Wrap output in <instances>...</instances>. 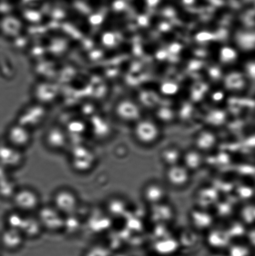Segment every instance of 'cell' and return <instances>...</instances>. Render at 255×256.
Listing matches in <instances>:
<instances>
[{"instance_id":"obj_1","label":"cell","mask_w":255,"mask_h":256,"mask_svg":"<svg viewBox=\"0 0 255 256\" xmlns=\"http://www.w3.org/2000/svg\"><path fill=\"white\" fill-rule=\"evenodd\" d=\"M69 162L72 170L78 174H87L94 169L97 158L93 150L84 143L70 146Z\"/></svg>"},{"instance_id":"obj_2","label":"cell","mask_w":255,"mask_h":256,"mask_svg":"<svg viewBox=\"0 0 255 256\" xmlns=\"http://www.w3.org/2000/svg\"><path fill=\"white\" fill-rule=\"evenodd\" d=\"M49 114V106L34 102L22 108L15 122L33 132L45 124Z\"/></svg>"},{"instance_id":"obj_3","label":"cell","mask_w":255,"mask_h":256,"mask_svg":"<svg viewBox=\"0 0 255 256\" xmlns=\"http://www.w3.org/2000/svg\"><path fill=\"white\" fill-rule=\"evenodd\" d=\"M10 202L14 210L25 214H35L42 204L38 192L29 187H19Z\"/></svg>"},{"instance_id":"obj_4","label":"cell","mask_w":255,"mask_h":256,"mask_svg":"<svg viewBox=\"0 0 255 256\" xmlns=\"http://www.w3.org/2000/svg\"><path fill=\"white\" fill-rule=\"evenodd\" d=\"M35 214L39 220L44 232L52 234L62 232L64 216L51 203L42 204Z\"/></svg>"},{"instance_id":"obj_5","label":"cell","mask_w":255,"mask_h":256,"mask_svg":"<svg viewBox=\"0 0 255 256\" xmlns=\"http://www.w3.org/2000/svg\"><path fill=\"white\" fill-rule=\"evenodd\" d=\"M51 204L65 216L78 212L80 200L76 192L64 187L55 190L52 196Z\"/></svg>"},{"instance_id":"obj_6","label":"cell","mask_w":255,"mask_h":256,"mask_svg":"<svg viewBox=\"0 0 255 256\" xmlns=\"http://www.w3.org/2000/svg\"><path fill=\"white\" fill-rule=\"evenodd\" d=\"M132 135L137 144L145 148H151L159 142L162 132L158 125L154 122L142 121L135 124Z\"/></svg>"},{"instance_id":"obj_7","label":"cell","mask_w":255,"mask_h":256,"mask_svg":"<svg viewBox=\"0 0 255 256\" xmlns=\"http://www.w3.org/2000/svg\"><path fill=\"white\" fill-rule=\"evenodd\" d=\"M43 142L44 146L53 152L67 150L71 145L64 126L59 124H52L47 128L43 136Z\"/></svg>"},{"instance_id":"obj_8","label":"cell","mask_w":255,"mask_h":256,"mask_svg":"<svg viewBox=\"0 0 255 256\" xmlns=\"http://www.w3.org/2000/svg\"><path fill=\"white\" fill-rule=\"evenodd\" d=\"M169 187L165 182L151 180L143 186L141 190L142 202L148 207L169 200Z\"/></svg>"},{"instance_id":"obj_9","label":"cell","mask_w":255,"mask_h":256,"mask_svg":"<svg viewBox=\"0 0 255 256\" xmlns=\"http://www.w3.org/2000/svg\"><path fill=\"white\" fill-rule=\"evenodd\" d=\"M32 132L28 128L14 122L6 128L5 142L24 152L32 144Z\"/></svg>"},{"instance_id":"obj_10","label":"cell","mask_w":255,"mask_h":256,"mask_svg":"<svg viewBox=\"0 0 255 256\" xmlns=\"http://www.w3.org/2000/svg\"><path fill=\"white\" fill-rule=\"evenodd\" d=\"M192 173L181 164L166 168L164 172L165 183L174 190H183L188 187L192 180Z\"/></svg>"},{"instance_id":"obj_11","label":"cell","mask_w":255,"mask_h":256,"mask_svg":"<svg viewBox=\"0 0 255 256\" xmlns=\"http://www.w3.org/2000/svg\"><path fill=\"white\" fill-rule=\"evenodd\" d=\"M205 243L212 252H226L233 242L226 226L215 225L205 233Z\"/></svg>"},{"instance_id":"obj_12","label":"cell","mask_w":255,"mask_h":256,"mask_svg":"<svg viewBox=\"0 0 255 256\" xmlns=\"http://www.w3.org/2000/svg\"><path fill=\"white\" fill-rule=\"evenodd\" d=\"M190 227L201 234H205L216 224V218L212 210L194 206L188 215Z\"/></svg>"},{"instance_id":"obj_13","label":"cell","mask_w":255,"mask_h":256,"mask_svg":"<svg viewBox=\"0 0 255 256\" xmlns=\"http://www.w3.org/2000/svg\"><path fill=\"white\" fill-rule=\"evenodd\" d=\"M24 150L12 146L6 142L0 143V164L11 172L19 169L25 162Z\"/></svg>"},{"instance_id":"obj_14","label":"cell","mask_w":255,"mask_h":256,"mask_svg":"<svg viewBox=\"0 0 255 256\" xmlns=\"http://www.w3.org/2000/svg\"><path fill=\"white\" fill-rule=\"evenodd\" d=\"M221 200V192L214 185L202 186L194 196V206L207 210H213Z\"/></svg>"},{"instance_id":"obj_15","label":"cell","mask_w":255,"mask_h":256,"mask_svg":"<svg viewBox=\"0 0 255 256\" xmlns=\"http://www.w3.org/2000/svg\"><path fill=\"white\" fill-rule=\"evenodd\" d=\"M149 218L154 224H171L176 216V208L169 200L148 207Z\"/></svg>"},{"instance_id":"obj_16","label":"cell","mask_w":255,"mask_h":256,"mask_svg":"<svg viewBox=\"0 0 255 256\" xmlns=\"http://www.w3.org/2000/svg\"><path fill=\"white\" fill-rule=\"evenodd\" d=\"M88 124L89 134L98 142H105L111 138L113 130L108 120L96 114L90 118Z\"/></svg>"},{"instance_id":"obj_17","label":"cell","mask_w":255,"mask_h":256,"mask_svg":"<svg viewBox=\"0 0 255 256\" xmlns=\"http://www.w3.org/2000/svg\"><path fill=\"white\" fill-rule=\"evenodd\" d=\"M26 240L18 230L5 227L0 232V246L9 252H18L24 246Z\"/></svg>"},{"instance_id":"obj_18","label":"cell","mask_w":255,"mask_h":256,"mask_svg":"<svg viewBox=\"0 0 255 256\" xmlns=\"http://www.w3.org/2000/svg\"><path fill=\"white\" fill-rule=\"evenodd\" d=\"M151 248L154 254L159 256H174L181 252L178 240L174 235L154 240Z\"/></svg>"},{"instance_id":"obj_19","label":"cell","mask_w":255,"mask_h":256,"mask_svg":"<svg viewBox=\"0 0 255 256\" xmlns=\"http://www.w3.org/2000/svg\"><path fill=\"white\" fill-rule=\"evenodd\" d=\"M207 162V156L193 146L184 150L182 164L192 174L203 169Z\"/></svg>"},{"instance_id":"obj_20","label":"cell","mask_w":255,"mask_h":256,"mask_svg":"<svg viewBox=\"0 0 255 256\" xmlns=\"http://www.w3.org/2000/svg\"><path fill=\"white\" fill-rule=\"evenodd\" d=\"M104 210L113 220L123 219L129 214L130 204L124 198L115 196L107 200Z\"/></svg>"},{"instance_id":"obj_21","label":"cell","mask_w":255,"mask_h":256,"mask_svg":"<svg viewBox=\"0 0 255 256\" xmlns=\"http://www.w3.org/2000/svg\"><path fill=\"white\" fill-rule=\"evenodd\" d=\"M219 142V138L215 133L209 130H203L197 133L195 136L192 146L207 156L216 152Z\"/></svg>"},{"instance_id":"obj_22","label":"cell","mask_w":255,"mask_h":256,"mask_svg":"<svg viewBox=\"0 0 255 256\" xmlns=\"http://www.w3.org/2000/svg\"><path fill=\"white\" fill-rule=\"evenodd\" d=\"M64 128L71 145L84 143L85 138L89 135L88 124L84 120H71Z\"/></svg>"},{"instance_id":"obj_23","label":"cell","mask_w":255,"mask_h":256,"mask_svg":"<svg viewBox=\"0 0 255 256\" xmlns=\"http://www.w3.org/2000/svg\"><path fill=\"white\" fill-rule=\"evenodd\" d=\"M19 232L26 240H35L38 238L44 230L36 214H25Z\"/></svg>"},{"instance_id":"obj_24","label":"cell","mask_w":255,"mask_h":256,"mask_svg":"<svg viewBox=\"0 0 255 256\" xmlns=\"http://www.w3.org/2000/svg\"><path fill=\"white\" fill-rule=\"evenodd\" d=\"M184 150L179 146L169 145L160 152V160L165 167L181 164Z\"/></svg>"},{"instance_id":"obj_25","label":"cell","mask_w":255,"mask_h":256,"mask_svg":"<svg viewBox=\"0 0 255 256\" xmlns=\"http://www.w3.org/2000/svg\"><path fill=\"white\" fill-rule=\"evenodd\" d=\"M22 27L23 25L22 20L12 16L4 18L0 22V32L6 37L14 38L18 36L21 34Z\"/></svg>"},{"instance_id":"obj_26","label":"cell","mask_w":255,"mask_h":256,"mask_svg":"<svg viewBox=\"0 0 255 256\" xmlns=\"http://www.w3.org/2000/svg\"><path fill=\"white\" fill-rule=\"evenodd\" d=\"M200 233L191 227L181 230L176 237L181 246V250L184 249L192 250L196 248L199 242Z\"/></svg>"},{"instance_id":"obj_27","label":"cell","mask_w":255,"mask_h":256,"mask_svg":"<svg viewBox=\"0 0 255 256\" xmlns=\"http://www.w3.org/2000/svg\"><path fill=\"white\" fill-rule=\"evenodd\" d=\"M84 222L80 217L78 212L65 216L63 230L62 232L69 236H72L78 234L83 226Z\"/></svg>"},{"instance_id":"obj_28","label":"cell","mask_w":255,"mask_h":256,"mask_svg":"<svg viewBox=\"0 0 255 256\" xmlns=\"http://www.w3.org/2000/svg\"><path fill=\"white\" fill-rule=\"evenodd\" d=\"M19 187L11 176L0 182V199L11 200Z\"/></svg>"},{"instance_id":"obj_29","label":"cell","mask_w":255,"mask_h":256,"mask_svg":"<svg viewBox=\"0 0 255 256\" xmlns=\"http://www.w3.org/2000/svg\"><path fill=\"white\" fill-rule=\"evenodd\" d=\"M24 214L25 213L14 209L7 212L4 216L5 227L19 230L23 222Z\"/></svg>"},{"instance_id":"obj_30","label":"cell","mask_w":255,"mask_h":256,"mask_svg":"<svg viewBox=\"0 0 255 256\" xmlns=\"http://www.w3.org/2000/svg\"><path fill=\"white\" fill-rule=\"evenodd\" d=\"M216 220L221 218L222 220H231L232 213L231 202L221 199L212 210Z\"/></svg>"},{"instance_id":"obj_31","label":"cell","mask_w":255,"mask_h":256,"mask_svg":"<svg viewBox=\"0 0 255 256\" xmlns=\"http://www.w3.org/2000/svg\"><path fill=\"white\" fill-rule=\"evenodd\" d=\"M113 252L109 246L102 244L90 246L84 252L83 256H112Z\"/></svg>"},{"instance_id":"obj_32","label":"cell","mask_w":255,"mask_h":256,"mask_svg":"<svg viewBox=\"0 0 255 256\" xmlns=\"http://www.w3.org/2000/svg\"><path fill=\"white\" fill-rule=\"evenodd\" d=\"M226 252L228 256H247L246 250L241 246L235 244L233 242Z\"/></svg>"},{"instance_id":"obj_33","label":"cell","mask_w":255,"mask_h":256,"mask_svg":"<svg viewBox=\"0 0 255 256\" xmlns=\"http://www.w3.org/2000/svg\"><path fill=\"white\" fill-rule=\"evenodd\" d=\"M26 18L28 20H39L41 19V14L35 10H28L25 14Z\"/></svg>"},{"instance_id":"obj_34","label":"cell","mask_w":255,"mask_h":256,"mask_svg":"<svg viewBox=\"0 0 255 256\" xmlns=\"http://www.w3.org/2000/svg\"><path fill=\"white\" fill-rule=\"evenodd\" d=\"M10 170L7 169V168L3 166L1 164H0V182L5 178L9 176Z\"/></svg>"},{"instance_id":"obj_35","label":"cell","mask_w":255,"mask_h":256,"mask_svg":"<svg viewBox=\"0 0 255 256\" xmlns=\"http://www.w3.org/2000/svg\"><path fill=\"white\" fill-rule=\"evenodd\" d=\"M208 256H228L226 252H212L211 254Z\"/></svg>"},{"instance_id":"obj_36","label":"cell","mask_w":255,"mask_h":256,"mask_svg":"<svg viewBox=\"0 0 255 256\" xmlns=\"http://www.w3.org/2000/svg\"><path fill=\"white\" fill-rule=\"evenodd\" d=\"M112 256H131L128 253L124 252H113Z\"/></svg>"},{"instance_id":"obj_37","label":"cell","mask_w":255,"mask_h":256,"mask_svg":"<svg viewBox=\"0 0 255 256\" xmlns=\"http://www.w3.org/2000/svg\"><path fill=\"white\" fill-rule=\"evenodd\" d=\"M24 1L29 2V1H32V0H24Z\"/></svg>"},{"instance_id":"obj_38","label":"cell","mask_w":255,"mask_h":256,"mask_svg":"<svg viewBox=\"0 0 255 256\" xmlns=\"http://www.w3.org/2000/svg\"><path fill=\"white\" fill-rule=\"evenodd\" d=\"M0 256H1V252H0Z\"/></svg>"},{"instance_id":"obj_39","label":"cell","mask_w":255,"mask_h":256,"mask_svg":"<svg viewBox=\"0 0 255 256\" xmlns=\"http://www.w3.org/2000/svg\"></svg>"}]
</instances>
